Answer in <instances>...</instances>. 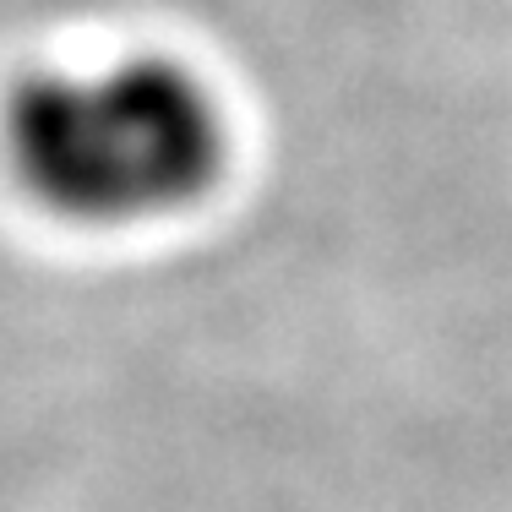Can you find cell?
<instances>
[{
	"label": "cell",
	"mask_w": 512,
	"mask_h": 512,
	"mask_svg": "<svg viewBox=\"0 0 512 512\" xmlns=\"http://www.w3.org/2000/svg\"><path fill=\"white\" fill-rule=\"evenodd\" d=\"M229 109L180 55L44 66L0 99V164L71 229H142L202 207L229 175Z\"/></svg>",
	"instance_id": "obj_1"
}]
</instances>
